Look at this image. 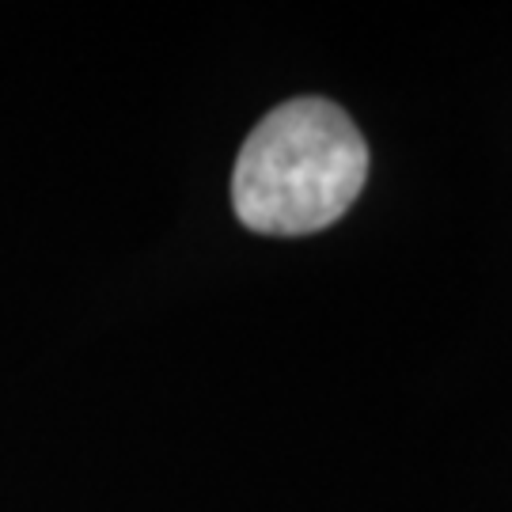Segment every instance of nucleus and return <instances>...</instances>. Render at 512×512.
Wrapping results in <instances>:
<instances>
[{
  "instance_id": "f257e3e1",
  "label": "nucleus",
  "mask_w": 512,
  "mask_h": 512,
  "mask_svg": "<svg viewBox=\"0 0 512 512\" xmlns=\"http://www.w3.org/2000/svg\"><path fill=\"white\" fill-rule=\"evenodd\" d=\"M368 183V145L346 110L319 95L274 107L243 141L232 209L258 236H315L349 213Z\"/></svg>"
}]
</instances>
